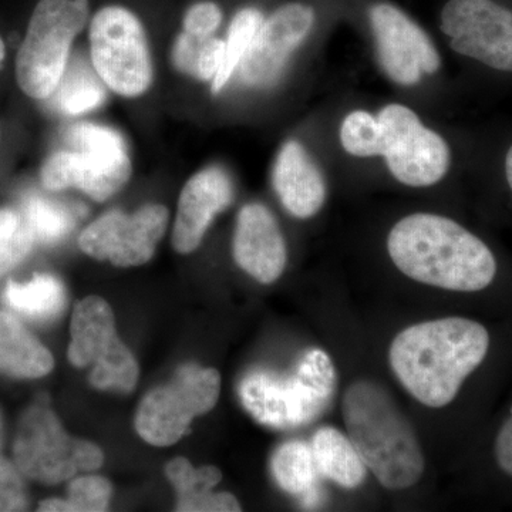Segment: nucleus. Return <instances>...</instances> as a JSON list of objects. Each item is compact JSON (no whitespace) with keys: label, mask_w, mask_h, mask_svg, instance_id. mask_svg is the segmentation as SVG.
Segmentation results:
<instances>
[{"label":"nucleus","mask_w":512,"mask_h":512,"mask_svg":"<svg viewBox=\"0 0 512 512\" xmlns=\"http://www.w3.org/2000/svg\"><path fill=\"white\" fill-rule=\"evenodd\" d=\"M3 59H5V45H3L2 39H0V67H2Z\"/></svg>","instance_id":"nucleus-37"},{"label":"nucleus","mask_w":512,"mask_h":512,"mask_svg":"<svg viewBox=\"0 0 512 512\" xmlns=\"http://www.w3.org/2000/svg\"><path fill=\"white\" fill-rule=\"evenodd\" d=\"M168 211L163 205H146L136 214L109 212L84 229L79 245L84 254L128 268L147 264L164 237Z\"/></svg>","instance_id":"nucleus-13"},{"label":"nucleus","mask_w":512,"mask_h":512,"mask_svg":"<svg viewBox=\"0 0 512 512\" xmlns=\"http://www.w3.org/2000/svg\"><path fill=\"white\" fill-rule=\"evenodd\" d=\"M70 363L76 367L93 366L90 383L99 390L133 392L137 386L138 363L117 335L116 320L109 303L89 296L74 306Z\"/></svg>","instance_id":"nucleus-10"},{"label":"nucleus","mask_w":512,"mask_h":512,"mask_svg":"<svg viewBox=\"0 0 512 512\" xmlns=\"http://www.w3.org/2000/svg\"><path fill=\"white\" fill-rule=\"evenodd\" d=\"M90 22V0H39L16 60L20 89L33 99L56 92L74 39Z\"/></svg>","instance_id":"nucleus-5"},{"label":"nucleus","mask_w":512,"mask_h":512,"mask_svg":"<svg viewBox=\"0 0 512 512\" xmlns=\"http://www.w3.org/2000/svg\"><path fill=\"white\" fill-rule=\"evenodd\" d=\"M225 55V40L208 37L202 42L198 55L195 77L200 80H214L220 72Z\"/></svg>","instance_id":"nucleus-32"},{"label":"nucleus","mask_w":512,"mask_h":512,"mask_svg":"<svg viewBox=\"0 0 512 512\" xmlns=\"http://www.w3.org/2000/svg\"><path fill=\"white\" fill-rule=\"evenodd\" d=\"M262 22H264V15L261 10L252 6L242 8L235 13L229 23L228 37L225 40L224 62L220 72L212 80V93H220L227 86L232 74L239 67L242 57L247 53L256 32L261 28Z\"/></svg>","instance_id":"nucleus-25"},{"label":"nucleus","mask_w":512,"mask_h":512,"mask_svg":"<svg viewBox=\"0 0 512 512\" xmlns=\"http://www.w3.org/2000/svg\"><path fill=\"white\" fill-rule=\"evenodd\" d=\"M340 143L350 156L366 158L384 156L386 141L377 117L367 111L349 113L340 126Z\"/></svg>","instance_id":"nucleus-26"},{"label":"nucleus","mask_w":512,"mask_h":512,"mask_svg":"<svg viewBox=\"0 0 512 512\" xmlns=\"http://www.w3.org/2000/svg\"><path fill=\"white\" fill-rule=\"evenodd\" d=\"M315 25V10L305 3H286L264 19L239 63L242 82L269 87L281 77L293 52Z\"/></svg>","instance_id":"nucleus-15"},{"label":"nucleus","mask_w":512,"mask_h":512,"mask_svg":"<svg viewBox=\"0 0 512 512\" xmlns=\"http://www.w3.org/2000/svg\"><path fill=\"white\" fill-rule=\"evenodd\" d=\"M220 393L218 370L181 366L170 383L144 397L136 416L137 433L151 446H173L187 433L195 417L214 409Z\"/></svg>","instance_id":"nucleus-9"},{"label":"nucleus","mask_w":512,"mask_h":512,"mask_svg":"<svg viewBox=\"0 0 512 512\" xmlns=\"http://www.w3.org/2000/svg\"><path fill=\"white\" fill-rule=\"evenodd\" d=\"M39 511H50V512H59V511H73L72 505H70L67 500H57V498H52V500L42 501L39 504Z\"/></svg>","instance_id":"nucleus-35"},{"label":"nucleus","mask_w":512,"mask_h":512,"mask_svg":"<svg viewBox=\"0 0 512 512\" xmlns=\"http://www.w3.org/2000/svg\"><path fill=\"white\" fill-rule=\"evenodd\" d=\"M490 335L481 323L443 318L402 330L389 349L394 376L417 402L441 409L483 363Z\"/></svg>","instance_id":"nucleus-1"},{"label":"nucleus","mask_w":512,"mask_h":512,"mask_svg":"<svg viewBox=\"0 0 512 512\" xmlns=\"http://www.w3.org/2000/svg\"><path fill=\"white\" fill-rule=\"evenodd\" d=\"M234 200L231 178L220 167L195 174L185 184L178 201L173 245L180 254H191L200 247L205 232L220 212Z\"/></svg>","instance_id":"nucleus-17"},{"label":"nucleus","mask_w":512,"mask_h":512,"mask_svg":"<svg viewBox=\"0 0 512 512\" xmlns=\"http://www.w3.org/2000/svg\"><path fill=\"white\" fill-rule=\"evenodd\" d=\"M23 218L36 241L46 244L60 241L74 227V217L67 208L40 197H30L26 201Z\"/></svg>","instance_id":"nucleus-27"},{"label":"nucleus","mask_w":512,"mask_h":512,"mask_svg":"<svg viewBox=\"0 0 512 512\" xmlns=\"http://www.w3.org/2000/svg\"><path fill=\"white\" fill-rule=\"evenodd\" d=\"M97 76L83 62H74L53 93L57 109L69 116H79L101 106L106 90Z\"/></svg>","instance_id":"nucleus-24"},{"label":"nucleus","mask_w":512,"mask_h":512,"mask_svg":"<svg viewBox=\"0 0 512 512\" xmlns=\"http://www.w3.org/2000/svg\"><path fill=\"white\" fill-rule=\"evenodd\" d=\"M222 9L214 0H200L192 3L183 19L184 32L188 35L207 39L214 35L222 23Z\"/></svg>","instance_id":"nucleus-30"},{"label":"nucleus","mask_w":512,"mask_h":512,"mask_svg":"<svg viewBox=\"0 0 512 512\" xmlns=\"http://www.w3.org/2000/svg\"><path fill=\"white\" fill-rule=\"evenodd\" d=\"M13 457L23 476L49 485L70 480L80 471L99 470L104 461L100 447L69 436L45 404L29 407L20 417Z\"/></svg>","instance_id":"nucleus-7"},{"label":"nucleus","mask_w":512,"mask_h":512,"mask_svg":"<svg viewBox=\"0 0 512 512\" xmlns=\"http://www.w3.org/2000/svg\"><path fill=\"white\" fill-rule=\"evenodd\" d=\"M441 30L458 55L512 73V12L494 0H448Z\"/></svg>","instance_id":"nucleus-12"},{"label":"nucleus","mask_w":512,"mask_h":512,"mask_svg":"<svg viewBox=\"0 0 512 512\" xmlns=\"http://www.w3.org/2000/svg\"><path fill=\"white\" fill-rule=\"evenodd\" d=\"M274 188L285 210L299 220L315 217L328 197L322 171L298 141H288L279 151Z\"/></svg>","instance_id":"nucleus-18"},{"label":"nucleus","mask_w":512,"mask_h":512,"mask_svg":"<svg viewBox=\"0 0 512 512\" xmlns=\"http://www.w3.org/2000/svg\"><path fill=\"white\" fill-rule=\"evenodd\" d=\"M204 40L200 39V37L188 35L185 32L177 37L173 50V62L180 72L191 74V76L195 77L198 55H200L201 45Z\"/></svg>","instance_id":"nucleus-33"},{"label":"nucleus","mask_w":512,"mask_h":512,"mask_svg":"<svg viewBox=\"0 0 512 512\" xmlns=\"http://www.w3.org/2000/svg\"><path fill=\"white\" fill-rule=\"evenodd\" d=\"M342 413L350 441L384 488L402 491L419 483L423 450L412 423L383 384L369 379L350 383Z\"/></svg>","instance_id":"nucleus-3"},{"label":"nucleus","mask_w":512,"mask_h":512,"mask_svg":"<svg viewBox=\"0 0 512 512\" xmlns=\"http://www.w3.org/2000/svg\"><path fill=\"white\" fill-rule=\"evenodd\" d=\"M168 480L177 491V511L237 512L241 504L231 493H212L222 480L220 468L192 467L187 458L177 457L165 467Z\"/></svg>","instance_id":"nucleus-19"},{"label":"nucleus","mask_w":512,"mask_h":512,"mask_svg":"<svg viewBox=\"0 0 512 512\" xmlns=\"http://www.w3.org/2000/svg\"><path fill=\"white\" fill-rule=\"evenodd\" d=\"M113 488L109 480L99 476L76 478L69 487V503L73 511L101 512L109 507Z\"/></svg>","instance_id":"nucleus-29"},{"label":"nucleus","mask_w":512,"mask_h":512,"mask_svg":"<svg viewBox=\"0 0 512 512\" xmlns=\"http://www.w3.org/2000/svg\"><path fill=\"white\" fill-rule=\"evenodd\" d=\"M505 177H507V183L512 191V146L508 150L507 156H505Z\"/></svg>","instance_id":"nucleus-36"},{"label":"nucleus","mask_w":512,"mask_h":512,"mask_svg":"<svg viewBox=\"0 0 512 512\" xmlns=\"http://www.w3.org/2000/svg\"><path fill=\"white\" fill-rule=\"evenodd\" d=\"M336 386L338 375L328 353L311 349L292 375L249 373L239 384V399L258 423L292 430L318 420L329 409Z\"/></svg>","instance_id":"nucleus-4"},{"label":"nucleus","mask_w":512,"mask_h":512,"mask_svg":"<svg viewBox=\"0 0 512 512\" xmlns=\"http://www.w3.org/2000/svg\"><path fill=\"white\" fill-rule=\"evenodd\" d=\"M28 494L16 464L0 456V511H25Z\"/></svg>","instance_id":"nucleus-31"},{"label":"nucleus","mask_w":512,"mask_h":512,"mask_svg":"<svg viewBox=\"0 0 512 512\" xmlns=\"http://www.w3.org/2000/svg\"><path fill=\"white\" fill-rule=\"evenodd\" d=\"M377 59L387 76L400 86H414L423 74L439 72L441 57L427 33L402 9L377 3L369 10Z\"/></svg>","instance_id":"nucleus-14"},{"label":"nucleus","mask_w":512,"mask_h":512,"mask_svg":"<svg viewBox=\"0 0 512 512\" xmlns=\"http://www.w3.org/2000/svg\"><path fill=\"white\" fill-rule=\"evenodd\" d=\"M495 457L501 470L512 477V409L495 441Z\"/></svg>","instance_id":"nucleus-34"},{"label":"nucleus","mask_w":512,"mask_h":512,"mask_svg":"<svg viewBox=\"0 0 512 512\" xmlns=\"http://www.w3.org/2000/svg\"><path fill=\"white\" fill-rule=\"evenodd\" d=\"M74 151H60L42 168L47 190L79 188L96 201H106L127 184L130 157L123 137L111 128L82 123L69 131Z\"/></svg>","instance_id":"nucleus-6"},{"label":"nucleus","mask_w":512,"mask_h":512,"mask_svg":"<svg viewBox=\"0 0 512 512\" xmlns=\"http://www.w3.org/2000/svg\"><path fill=\"white\" fill-rule=\"evenodd\" d=\"M55 366L49 352L15 316L0 312V373L16 379H39Z\"/></svg>","instance_id":"nucleus-20"},{"label":"nucleus","mask_w":512,"mask_h":512,"mask_svg":"<svg viewBox=\"0 0 512 512\" xmlns=\"http://www.w3.org/2000/svg\"><path fill=\"white\" fill-rule=\"evenodd\" d=\"M3 444V420H2V414H0V448H2Z\"/></svg>","instance_id":"nucleus-38"},{"label":"nucleus","mask_w":512,"mask_h":512,"mask_svg":"<svg viewBox=\"0 0 512 512\" xmlns=\"http://www.w3.org/2000/svg\"><path fill=\"white\" fill-rule=\"evenodd\" d=\"M66 301V289L52 275H36L29 284L9 282L6 286V305L28 318L55 319L66 308Z\"/></svg>","instance_id":"nucleus-23"},{"label":"nucleus","mask_w":512,"mask_h":512,"mask_svg":"<svg viewBox=\"0 0 512 512\" xmlns=\"http://www.w3.org/2000/svg\"><path fill=\"white\" fill-rule=\"evenodd\" d=\"M311 447L320 476L346 490H353L366 480L365 463L342 431L322 427L313 436Z\"/></svg>","instance_id":"nucleus-21"},{"label":"nucleus","mask_w":512,"mask_h":512,"mask_svg":"<svg viewBox=\"0 0 512 512\" xmlns=\"http://www.w3.org/2000/svg\"><path fill=\"white\" fill-rule=\"evenodd\" d=\"M276 484L293 497L311 507L318 504L316 481L320 476L312 447L303 441H288L276 448L271 461Z\"/></svg>","instance_id":"nucleus-22"},{"label":"nucleus","mask_w":512,"mask_h":512,"mask_svg":"<svg viewBox=\"0 0 512 512\" xmlns=\"http://www.w3.org/2000/svg\"><path fill=\"white\" fill-rule=\"evenodd\" d=\"M90 50L94 69L103 83L124 97L147 92L153 80V64L146 30L127 6H101L90 19Z\"/></svg>","instance_id":"nucleus-8"},{"label":"nucleus","mask_w":512,"mask_h":512,"mask_svg":"<svg viewBox=\"0 0 512 512\" xmlns=\"http://www.w3.org/2000/svg\"><path fill=\"white\" fill-rule=\"evenodd\" d=\"M23 215L10 210H0V275L19 265L35 244Z\"/></svg>","instance_id":"nucleus-28"},{"label":"nucleus","mask_w":512,"mask_h":512,"mask_svg":"<svg viewBox=\"0 0 512 512\" xmlns=\"http://www.w3.org/2000/svg\"><path fill=\"white\" fill-rule=\"evenodd\" d=\"M234 258L239 268L261 284L284 274L288 252L278 221L261 204H248L238 214Z\"/></svg>","instance_id":"nucleus-16"},{"label":"nucleus","mask_w":512,"mask_h":512,"mask_svg":"<svg viewBox=\"0 0 512 512\" xmlns=\"http://www.w3.org/2000/svg\"><path fill=\"white\" fill-rule=\"evenodd\" d=\"M387 251L402 274L446 291H483L497 274L491 249L458 222L437 214L417 212L397 222Z\"/></svg>","instance_id":"nucleus-2"},{"label":"nucleus","mask_w":512,"mask_h":512,"mask_svg":"<svg viewBox=\"0 0 512 512\" xmlns=\"http://www.w3.org/2000/svg\"><path fill=\"white\" fill-rule=\"evenodd\" d=\"M377 119L386 141L387 168L399 183L423 188L440 183L451 163L450 147L403 104H389Z\"/></svg>","instance_id":"nucleus-11"}]
</instances>
